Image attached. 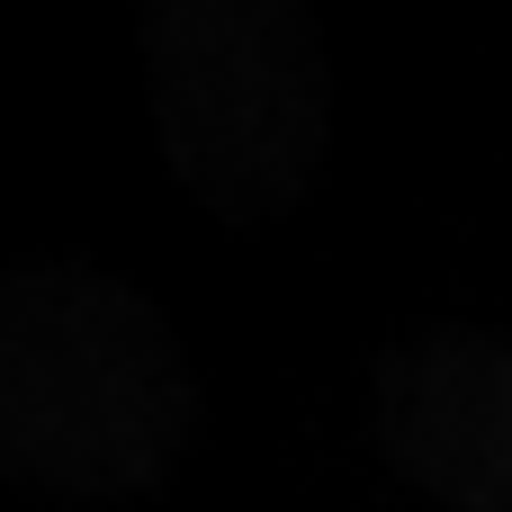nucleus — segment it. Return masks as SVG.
I'll list each match as a JSON object with an SVG mask.
<instances>
[{
    "mask_svg": "<svg viewBox=\"0 0 512 512\" xmlns=\"http://www.w3.org/2000/svg\"><path fill=\"white\" fill-rule=\"evenodd\" d=\"M378 450L441 512H512V324L414 342L378 378Z\"/></svg>",
    "mask_w": 512,
    "mask_h": 512,
    "instance_id": "7ed1b4c3",
    "label": "nucleus"
},
{
    "mask_svg": "<svg viewBox=\"0 0 512 512\" xmlns=\"http://www.w3.org/2000/svg\"><path fill=\"white\" fill-rule=\"evenodd\" d=\"M198 432L171 315L99 261L0 279V477L72 504L153 495Z\"/></svg>",
    "mask_w": 512,
    "mask_h": 512,
    "instance_id": "f257e3e1",
    "label": "nucleus"
},
{
    "mask_svg": "<svg viewBox=\"0 0 512 512\" xmlns=\"http://www.w3.org/2000/svg\"><path fill=\"white\" fill-rule=\"evenodd\" d=\"M144 117L216 216H279L324 162V45L306 0H144Z\"/></svg>",
    "mask_w": 512,
    "mask_h": 512,
    "instance_id": "f03ea898",
    "label": "nucleus"
}]
</instances>
